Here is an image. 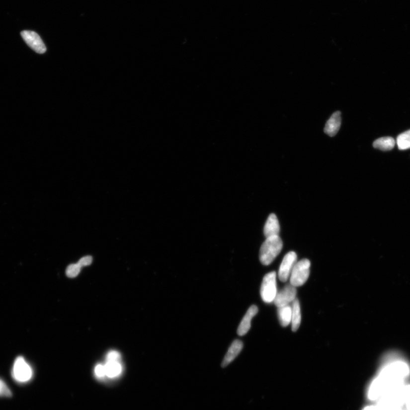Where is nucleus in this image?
I'll list each match as a JSON object with an SVG mask.
<instances>
[{"label":"nucleus","instance_id":"obj_1","mask_svg":"<svg viewBox=\"0 0 410 410\" xmlns=\"http://www.w3.org/2000/svg\"><path fill=\"white\" fill-rule=\"evenodd\" d=\"M410 377V366L397 355L390 354L386 358L377 376L369 386L367 397L376 402L390 389L406 384Z\"/></svg>","mask_w":410,"mask_h":410},{"label":"nucleus","instance_id":"obj_2","mask_svg":"<svg viewBox=\"0 0 410 410\" xmlns=\"http://www.w3.org/2000/svg\"><path fill=\"white\" fill-rule=\"evenodd\" d=\"M283 248V242L279 236L266 238L261 246L259 259L263 265L270 264L275 260Z\"/></svg>","mask_w":410,"mask_h":410},{"label":"nucleus","instance_id":"obj_3","mask_svg":"<svg viewBox=\"0 0 410 410\" xmlns=\"http://www.w3.org/2000/svg\"><path fill=\"white\" fill-rule=\"evenodd\" d=\"M311 262L307 259L299 261L293 268L290 278V284L293 286L298 287L305 284L310 276Z\"/></svg>","mask_w":410,"mask_h":410},{"label":"nucleus","instance_id":"obj_4","mask_svg":"<svg viewBox=\"0 0 410 410\" xmlns=\"http://www.w3.org/2000/svg\"><path fill=\"white\" fill-rule=\"evenodd\" d=\"M11 376L15 381L20 384L29 382L32 378V369L23 357L19 356L15 359Z\"/></svg>","mask_w":410,"mask_h":410},{"label":"nucleus","instance_id":"obj_5","mask_svg":"<svg viewBox=\"0 0 410 410\" xmlns=\"http://www.w3.org/2000/svg\"><path fill=\"white\" fill-rule=\"evenodd\" d=\"M277 292L276 273L275 271L269 272L264 276L261 285V299L266 303L273 302Z\"/></svg>","mask_w":410,"mask_h":410},{"label":"nucleus","instance_id":"obj_6","mask_svg":"<svg viewBox=\"0 0 410 410\" xmlns=\"http://www.w3.org/2000/svg\"><path fill=\"white\" fill-rule=\"evenodd\" d=\"M296 287L291 284H287L282 290L277 292L273 302L278 308L290 305L296 299Z\"/></svg>","mask_w":410,"mask_h":410},{"label":"nucleus","instance_id":"obj_7","mask_svg":"<svg viewBox=\"0 0 410 410\" xmlns=\"http://www.w3.org/2000/svg\"><path fill=\"white\" fill-rule=\"evenodd\" d=\"M296 253L294 251L289 252L283 259L280 264L278 276L281 282H286L290 278L293 268L297 263Z\"/></svg>","mask_w":410,"mask_h":410},{"label":"nucleus","instance_id":"obj_8","mask_svg":"<svg viewBox=\"0 0 410 410\" xmlns=\"http://www.w3.org/2000/svg\"><path fill=\"white\" fill-rule=\"evenodd\" d=\"M21 35L26 44L34 52L38 54H44L46 52V46L37 33L33 31L24 30L22 31Z\"/></svg>","mask_w":410,"mask_h":410},{"label":"nucleus","instance_id":"obj_9","mask_svg":"<svg viewBox=\"0 0 410 410\" xmlns=\"http://www.w3.org/2000/svg\"><path fill=\"white\" fill-rule=\"evenodd\" d=\"M258 312V308L256 306L253 305L249 307L247 313L242 319L239 327L238 329V334L241 336L247 334L249 329L251 328V322L252 318Z\"/></svg>","mask_w":410,"mask_h":410},{"label":"nucleus","instance_id":"obj_10","mask_svg":"<svg viewBox=\"0 0 410 410\" xmlns=\"http://www.w3.org/2000/svg\"><path fill=\"white\" fill-rule=\"evenodd\" d=\"M341 114L339 111L335 112L327 121L324 128V132L326 134L333 137L337 134L341 124Z\"/></svg>","mask_w":410,"mask_h":410},{"label":"nucleus","instance_id":"obj_11","mask_svg":"<svg viewBox=\"0 0 410 410\" xmlns=\"http://www.w3.org/2000/svg\"><path fill=\"white\" fill-rule=\"evenodd\" d=\"M243 342L238 340V339L232 343L227 353L225 355L223 361L222 362L221 366L222 368H225L234 360V359L241 353L242 349H243Z\"/></svg>","mask_w":410,"mask_h":410},{"label":"nucleus","instance_id":"obj_12","mask_svg":"<svg viewBox=\"0 0 410 410\" xmlns=\"http://www.w3.org/2000/svg\"><path fill=\"white\" fill-rule=\"evenodd\" d=\"M280 225L278 218L275 214L269 215L264 228V234L265 237L279 236Z\"/></svg>","mask_w":410,"mask_h":410},{"label":"nucleus","instance_id":"obj_13","mask_svg":"<svg viewBox=\"0 0 410 410\" xmlns=\"http://www.w3.org/2000/svg\"><path fill=\"white\" fill-rule=\"evenodd\" d=\"M292 330L296 331L298 330L300 326L302 316H301L300 306L299 300L296 299L292 304Z\"/></svg>","mask_w":410,"mask_h":410},{"label":"nucleus","instance_id":"obj_14","mask_svg":"<svg viewBox=\"0 0 410 410\" xmlns=\"http://www.w3.org/2000/svg\"><path fill=\"white\" fill-rule=\"evenodd\" d=\"M396 145V141L392 137H384L379 138L373 143V147L377 149L384 151L393 149Z\"/></svg>","mask_w":410,"mask_h":410},{"label":"nucleus","instance_id":"obj_15","mask_svg":"<svg viewBox=\"0 0 410 410\" xmlns=\"http://www.w3.org/2000/svg\"><path fill=\"white\" fill-rule=\"evenodd\" d=\"M105 376L114 378L120 376L122 372V366L119 361H107L104 365Z\"/></svg>","mask_w":410,"mask_h":410},{"label":"nucleus","instance_id":"obj_16","mask_svg":"<svg viewBox=\"0 0 410 410\" xmlns=\"http://www.w3.org/2000/svg\"><path fill=\"white\" fill-rule=\"evenodd\" d=\"M278 317L281 325L286 327L291 323L292 307L290 305L278 307Z\"/></svg>","mask_w":410,"mask_h":410},{"label":"nucleus","instance_id":"obj_17","mask_svg":"<svg viewBox=\"0 0 410 410\" xmlns=\"http://www.w3.org/2000/svg\"><path fill=\"white\" fill-rule=\"evenodd\" d=\"M397 144L400 150L410 149V130L402 133L397 137Z\"/></svg>","mask_w":410,"mask_h":410},{"label":"nucleus","instance_id":"obj_18","mask_svg":"<svg viewBox=\"0 0 410 410\" xmlns=\"http://www.w3.org/2000/svg\"><path fill=\"white\" fill-rule=\"evenodd\" d=\"M81 269V267L78 263L70 265L67 269H66V275H67L69 278H75V277L79 274Z\"/></svg>","mask_w":410,"mask_h":410},{"label":"nucleus","instance_id":"obj_19","mask_svg":"<svg viewBox=\"0 0 410 410\" xmlns=\"http://www.w3.org/2000/svg\"><path fill=\"white\" fill-rule=\"evenodd\" d=\"M12 393L6 383L0 378V397H11Z\"/></svg>","mask_w":410,"mask_h":410},{"label":"nucleus","instance_id":"obj_20","mask_svg":"<svg viewBox=\"0 0 410 410\" xmlns=\"http://www.w3.org/2000/svg\"><path fill=\"white\" fill-rule=\"evenodd\" d=\"M405 410H410V384H406L404 389Z\"/></svg>","mask_w":410,"mask_h":410},{"label":"nucleus","instance_id":"obj_21","mask_svg":"<svg viewBox=\"0 0 410 410\" xmlns=\"http://www.w3.org/2000/svg\"><path fill=\"white\" fill-rule=\"evenodd\" d=\"M120 355L118 351H111L107 355V361H119Z\"/></svg>","mask_w":410,"mask_h":410},{"label":"nucleus","instance_id":"obj_22","mask_svg":"<svg viewBox=\"0 0 410 410\" xmlns=\"http://www.w3.org/2000/svg\"><path fill=\"white\" fill-rule=\"evenodd\" d=\"M95 374L97 378H103L105 376V366L99 364L95 367Z\"/></svg>","mask_w":410,"mask_h":410},{"label":"nucleus","instance_id":"obj_23","mask_svg":"<svg viewBox=\"0 0 410 410\" xmlns=\"http://www.w3.org/2000/svg\"><path fill=\"white\" fill-rule=\"evenodd\" d=\"M92 261V257L90 256H87L82 257V258L80 259L79 262H78V264L82 268L84 266H87V265H89V264H91Z\"/></svg>","mask_w":410,"mask_h":410},{"label":"nucleus","instance_id":"obj_24","mask_svg":"<svg viewBox=\"0 0 410 410\" xmlns=\"http://www.w3.org/2000/svg\"><path fill=\"white\" fill-rule=\"evenodd\" d=\"M362 410H378V409L376 405H372L366 406Z\"/></svg>","mask_w":410,"mask_h":410}]
</instances>
